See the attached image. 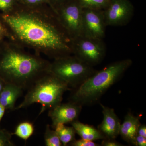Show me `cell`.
Here are the masks:
<instances>
[{
  "instance_id": "1",
  "label": "cell",
  "mask_w": 146,
  "mask_h": 146,
  "mask_svg": "<svg viewBox=\"0 0 146 146\" xmlns=\"http://www.w3.org/2000/svg\"><path fill=\"white\" fill-rule=\"evenodd\" d=\"M3 19L22 42L55 58L73 53V40L58 21L46 20L27 12L5 15Z\"/></svg>"
},
{
  "instance_id": "2",
  "label": "cell",
  "mask_w": 146,
  "mask_h": 146,
  "mask_svg": "<svg viewBox=\"0 0 146 146\" xmlns=\"http://www.w3.org/2000/svg\"><path fill=\"white\" fill-rule=\"evenodd\" d=\"M50 64L39 58L9 50L0 59V77L6 83L28 89L39 78L49 72Z\"/></svg>"
},
{
  "instance_id": "3",
  "label": "cell",
  "mask_w": 146,
  "mask_h": 146,
  "mask_svg": "<svg viewBox=\"0 0 146 146\" xmlns=\"http://www.w3.org/2000/svg\"><path fill=\"white\" fill-rule=\"evenodd\" d=\"M129 58L118 60L96 71L71 94L70 101L80 105L96 104L106 91L121 78L132 65Z\"/></svg>"
},
{
  "instance_id": "4",
  "label": "cell",
  "mask_w": 146,
  "mask_h": 146,
  "mask_svg": "<svg viewBox=\"0 0 146 146\" xmlns=\"http://www.w3.org/2000/svg\"><path fill=\"white\" fill-rule=\"evenodd\" d=\"M68 84L51 73L39 78L28 89L23 101L14 110L28 107L35 103L42 106L40 114L61 103L64 93L70 90Z\"/></svg>"
},
{
  "instance_id": "5",
  "label": "cell",
  "mask_w": 146,
  "mask_h": 146,
  "mask_svg": "<svg viewBox=\"0 0 146 146\" xmlns=\"http://www.w3.org/2000/svg\"><path fill=\"white\" fill-rule=\"evenodd\" d=\"M96 71L75 56L56 58L50 68V72L74 89L80 86Z\"/></svg>"
},
{
  "instance_id": "6",
  "label": "cell",
  "mask_w": 146,
  "mask_h": 146,
  "mask_svg": "<svg viewBox=\"0 0 146 146\" xmlns=\"http://www.w3.org/2000/svg\"><path fill=\"white\" fill-rule=\"evenodd\" d=\"M73 50L74 56L94 67L104 60L106 49L102 39L82 36L73 40Z\"/></svg>"
},
{
  "instance_id": "7",
  "label": "cell",
  "mask_w": 146,
  "mask_h": 146,
  "mask_svg": "<svg viewBox=\"0 0 146 146\" xmlns=\"http://www.w3.org/2000/svg\"><path fill=\"white\" fill-rule=\"evenodd\" d=\"M82 11L76 0H72L62 6L56 12L58 21L73 40L83 36Z\"/></svg>"
},
{
  "instance_id": "8",
  "label": "cell",
  "mask_w": 146,
  "mask_h": 146,
  "mask_svg": "<svg viewBox=\"0 0 146 146\" xmlns=\"http://www.w3.org/2000/svg\"><path fill=\"white\" fill-rule=\"evenodd\" d=\"M134 12V7L129 0H110L103 10L107 26L126 25L132 19Z\"/></svg>"
},
{
  "instance_id": "9",
  "label": "cell",
  "mask_w": 146,
  "mask_h": 146,
  "mask_svg": "<svg viewBox=\"0 0 146 146\" xmlns=\"http://www.w3.org/2000/svg\"><path fill=\"white\" fill-rule=\"evenodd\" d=\"M82 15L83 36L103 40L107 27L103 10L82 9Z\"/></svg>"
},
{
  "instance_id": "10",
  "label": "cell",
  "mask_w": 146,
  "mask_h": 146,
  "mask_svg": "<svg viewBox=\"0 0 146 146\" xmlns=\"http://www.w3.org/2000/svg\"><path fill=\"white\" fill-rule=\"evenodd\" d=\"M82 108L80 105L70 101L50 109L48 115L51 119L52 127L54 129L58 123L65 124L78 120Z\"/></svg>"
},
{
  "instance_id": "11",
  "label": "cell",
  "mask_w": 146,
  "mask_h": 146,
  "mask_svg": "<svg viewBox=\"0 0 146 146\" xmlns=\"http://www.w3.org/2000/svg\"><path fill=\"white\" fill-rule=\"evenodd\" d=\"M103 119L98 129L107 139H116L119 135L121 121L113 108L100 104Z\"/></svg>"
},
{
  "instance_id": "12",
  "label": "cell",
  "mask_w": 146,
  "mask_h": 146,
  "mask_svg": "<svg viewBox=\"0 0 146 146\" xmlns=\"http://www.w3.org/2000/svg\"><path fill=\"white\" fill-rule=\"evenodd\" d=\"M141 124L138 117L128 113L120 126L119 135L128 143L135 146V140Z\"/></svg>"
},
{
  "instance_id": "13",
  "label": "cell",
  "mask_w": 146,
  "mask_h": 146,
  "mask_svg": "<svg viewBox=\"0 0 146 146\" xmlns=\"http://www.w3.org/2000/svg\"><path fill=\"white\" fill-rule=\"evenodd\" d=\"M23 90L15 84L6 83L0 93V103L5 109L13 110L16 101L22 95Z\"/></svg>"
},
{
  "instance_id": "14",
  "label": "cell",
  "mask_w": 146,
  "mask_h": 146,
  "mask_svg": "<svg viewBox=\"0 0 146 146\" xmlns=\"http://www.w3.org/2000/svg\"><path fill=\"white\" fill-rule=\"evenodd\" d=\"M71 124L74 129L76 133H77L82 139L94 141L103 140L106 138L98 128H96L93 126L85 124L78 120L74 121Z\"/></svg>"
},
{
  "instance_id": "15",
  "label": "cell",
  "mask_w": 146,
  "mask_h": 146,
  "mask_svg": "<svg viewBox=\"0 0 146 146\" xmlns=\"http://www.w3.org/2000/svg\"><path fill=\"white\" fill-rule=\"evenodd\" d=\"M64 125L63 123H58L54 129L58 135L62 145L66 146L76 139V132L72 126H66Z\"/></svg>"
},
{
  "instance_id": "16",
  "label": "cell",
  "mask_w": 146,
  "mask_h": 146,
  "mask_svg": "<svg viewBox=\"0 0 146 146\" xmlns=\"http://www.w3.org/2000/svg\"><path fill=\"white\" fill-rule=\"evenodd\" d=\"M34 131V126L32 123L28 121L23 122L18 125L12 134L27 141L33 135Z\"/></svg>"
},
{
  "instance_id": "17",
  "label": "cell",
  "mask_w": 146,
  "mask_h": 146,
  "mask_svg": "<svg viewBox=\"0 0 146 146\" xmlns=\"http://www.w3.org/2000/svg\"><path fill=\"white\" fill-rule=\"evenodd\" d=\"M82 9L104 10L110 0H76Z\"/></svg>"
},
{
  "instance_id": "18",
  "label": "cell",
  "mask_w": 146,
  "mask_h": 146,
  "mask_svg": "<svg viewBox=\"0 0 146 146\" xmlns=\"http://www.w3.org/2000/svg\"><path fill=\"white\" fill-rule=\"evenodd\" d=\"M44 140L46 146H63L57 133L55 131L51 129L49 125H47L46 127Z\"/></svg>"
},
{
  "instance_id": "19",
  "label": "cell",
  "mask_w": 146,
  "mask_h": 146,
  "mask_svg": "<svg viewBox=\"0 0 146 146\" xmlns=\"http://www.w3.org/2000/svg\"><path fill=\"white\" fill-rule=\"evenodd\" d=\"M12 135L5 129H0V146H15L11 141Z\"/></svg>"
},
{
  "instance_id": "20",
  "label": "cell",
  "mask_w": 146,
  "mask_h": 146,
  "mask_svg": "<svg viewBox=\"0 0 146 146\" xmlns=\"http://www.w3.org/2000/svg\"><path fill=\"white\" fill-rule=\"evenodd\" d=\"M71 146H100V144L96 143L94 141H87L84 139H81L79 140L75 139L68 144Z\"/></svg>"
},
{
  "instance_id": "21",
  "label": "cell",
  "mask_w": 146,
  "mask_h": 146,
  "mask_svg": "<svg viewBox=\"0 0 146 146\" xmlns=\"http://www.w3.org/2000/svg\"><path fill=\"white\" fill-rule=\"evenodd\" d=\"M14 0H0V10L7 11L13 7Z\"/></svg>"
},
{
  "instance_id": "22",
  "label": "cell",
  "mask_w": 146,
  "mask_h": 146,
  "mask_svg": "<svg viewBox=\"0 0 146 146\" xmlns=\"http://www.w3.org/2000/svg\"><path fill=\"white\" fill-rule=\"evenodd\" d=\"M102 146H123L122 144L117 142L115 139H105L102 140L100 145Z\"/></svg>"
},
{
  "instance_id": "23",
  "label": "cell",
  "mask_w": 146,
  "mask_h": 146,
  "mask_svg": "<svg viewBox=\"0 0 146 146\" xmlns=\"http://www.w3.org/2000/svg\"><path fill=\"white\" fill-rule=\"evenodd\" d=\"M72 1V0H51L53 3L56 6L55 12L56 13L58 9L62 6Z\"/></svg>"
},
{
  "instance_id": "24",
  "label": "cell",
  "mask_w": 146,
  "mask_h": 146,
  "mask_svg": "<svg viewBox=\"0 0 146 146\" xmlns=\"http://www.w3.org/2000/svg\"><path fill=\"white\" fill-rule=\"evenodd\" d=\"M135 146H146V138L140 135H137L135 140Z\"/></svg>"
},
{
  "instance_id": "25",
  "label": "cell",
  "mask_w": 146,
  "mask_h": 146,
  "mask_svg": "<svg viewBox=\"0 0 146 146\" xmlns=\"http://www.w3.org/2000/svg\"><path fill=\"white\" fill-rule=\"evenodd\" d=\"M138 135L146 138V125H141L138 128Z\"/></svg>"
},
{
  "instance_id": "26",
  "label": "cell",
  "mask_w": 146,
  "mask_h": 146,
  "mask_svg": "<svg viewBox=\"0 0 146 146\" xmlns=\"http://www.w3.org/2000/svg\"><path fill=\"white\" fill-rule=\"evenodd\" d=\"M5 110V108L0 103V122L4 115Z\"/></svg>"
},
{
  "instance_id": "27",
  "label": "cell",
  "mask_w": 146,
  "mask_h": 146,
  "mask_svg": "<svg viewBox=\"0 0 146 146\" xmlns=\"http://www.w3.org/2000/svg\"><path fill=\"white\" fill-rule=\"evenodd\" d=\"M5 34V30L0 22V40H1Z\"/></svg>"
},
{
  "instance_id": "28",
  "label": "cell",
  "mask_w": 146,
  "mask_h": 146,
  "mask_svg": "<svg viewBox=\"0 0 146 146\" xmlns=\"http://www.w3.org/2000/svg\"><path fill=\"white\" fill-rule=\"evenodd\" d=\"M27 4L30 5H34L38 4L36 0H23Z\"/></svg>"
},
{
  "instance_id": "29",
  "label": "cell",
  "mask_w": 146,
  "mask_h": 146,
  "mask_svg": "<svg viewBox=\"0 0 146 146\" xmlns=\"http://www.w3.org/2000/svg\"><path fill=\"white\" fill-rule=\"evenodd\" d=\"M5 84V82L0 77V93L1 92Z\"/></svg>"
},
{
  "instance_id": "30",
  "label": "cell",
  "mask_w": 146,
  "mask_h": 146,
  "mask_svg": "<svg viewBox=\"0 0 146 146\" xmlns=\"http://www.w3.org/2000/svg\"><path fill=\"white\" fill-rule=\"evenodd\" d=\"M48 1V0H36L38 4H39L42 3L46 2H47V1Z\"/></svg>"
}]
</instances>
